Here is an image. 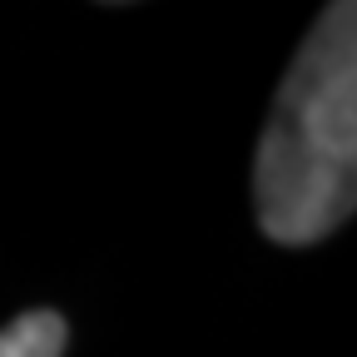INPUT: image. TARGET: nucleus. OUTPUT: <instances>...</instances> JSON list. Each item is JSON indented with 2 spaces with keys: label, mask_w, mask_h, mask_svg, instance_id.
Wrapping results in <instances>:
<instances>
[{
  "label": "nucleus",
  "mask_w": 357,
  "mask_h": 357,
  "mask_svg": "<svg viewBox=\"0 0 357 357\" xmlns=\"http://www.w3.org/2000/svg\"><path fill=\"white\" fill-rule=\"evenodd\" d=\"M357 199V6L318 15L278 84L253 159L258 229L273 243H318Z\"/></svg>",
  "instance_id": "f257e3e1"
},
{
  "label": "nucleus",
  "mask_w": 357,
  "mask_h": 357,
  "mask_svg": "<svg viewBox=\"0 0 357 357\" xmlns=\"http://www.w3.org/2000/svg\"><path fill=\"white\" fill-rule=\"evenodd\" d=\"M65 352V318L50 307L20 312L10 328H0V357H60Z\"/></svg>",
  "instance_id": "f03ea898"
}]
</instances>
